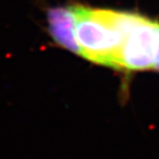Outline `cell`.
<instances>
[{
  "mask_svg": "<svg viewBox=\"0 0 159 159\" xmlns=\"http://www.w3.org/2000/svg\"><path fill=\"white\" fill-rule=\"evenodd\" d=\"M72 7L80 55L97 64L117 68L130 13L83 5Z\"/></svg>",
  "mask_w": 159,
  "mask_h": 159,
  "instance_id": "1",
  "label": "cell"
},
{
  "mask_svg": "<svg viewBox=\"0 0 159 159\" xmlns=\"http://www.w3.org/2000/svg\"><path fill=\"white\" fill-rule=\"evenodd\" d=\"M158 66L159 22L130 13L117 68L145 70Z\"/></svg>",
  "mask_w": 159,
  "mask_h": 159,
  "instance_id": "2",
  "label": "cell"
},
{
  "mask_svg": "<svg viewBox=\"0 0 159 159\" xmlns=\"http://www.w3.org/2000/svg\"><path fill=\"white\" fill-rule=\"evenodd\" d=\"M49 31L55 42L68 51L80 55V49L74 36V7H55L48 13Z\"/></svg>",
  "mask_w": 159,
  "mask_h": 159,
  "instance_id": "3",
  "label": "cell"
}]
</instances>
